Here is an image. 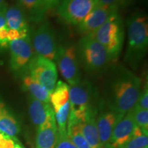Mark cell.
Wrapping results in <instances>:
<instances>
[{"mask_svg":"<svg viewBox=\"0 0 148 148\" xmlns=\"http://www.w3.org/2000/svg\"><path fill=\"white\" fill-rule=\"evenodd\" d=\"M58 138V129L55 116L37 127L36 148H56Z\"/></svg>","mask_w":148,"mask_h":148,"instance_id":"14","label":"cell"},{"mask_svg":"<svg viewBox=\"0 0 148 148\" xmlns=\"http://www.w3.org/2000/svg\"><path fill=\"white\" fill-rule=\"evenodd\" d=\"M135 124L141 130L144 134H148V110L134 107L131 109Z\"/></svg>","mask_w":148,"mask_h":148,"instance_id":"24","label":"cell"},{"mask_svg":"<svg viewBox=\"0 0 148 148\" xmlns=\"http://www.w3.org/2000/svg\"><path fill=\"white\" fill-rule=\"evenodd\" d=\"M5 25L9 29H16L23 32H29V25L27 16L19 6H12L7 8L5 12Z\"/></svg>","mask_w":148,"mask_h":148,"instance_id":"16","label":"cell"},{"mask_svg":"<svg viewBox=\"0 0 148 148\" xmlns=\"http://www.w3.org/2000/svg\"><path fill=\"white\" fill-rule=\"evenodd\" d=\"M133 0H98L97 6H116L120 8L129 5Z\"/></svg>","mask_w":148,"mask_h":148,"instance_id":"28","label":"cell"},{"mask_svg":"<svg viewBox=\"0 0 148 148\" xmlns=\"http://www.w3.org/2000/svg\"><path fill=\"white\" fill-rule=\"evenodd\" d=\"M9 28L6 25L0 27V50L3 51L9 48L10 41L8 38Z\"/></svg>","mask_w":148,"mask_h":148,"instance_id":"30","label":"cell"},{"mask_svg":"<svg viewBox=\"0 0 148 148\" xmlns=\"http://www.w3.org/2000/svg\"><path fill=\"white\" fill-rule=\"evenodd\" d=\"M29 114L33 124L37 127L55 116L50 103L39 101L32 97L29 99Z\"/></svg>","mask_w":148,"mask_h":148,"instance_id":"15","label":"cell"},{"mask_svg":"<svg viewBox=\"0 0 148 148\" xmlns=\"http://www.w3.org/2000/svg\"><path fill=\"white\" fill-rule=\"evenodd\" d=\"M110 69L108 79L110 108L125 115L137 102L141 90L142 80L125 66L116 65Z\"/></svg>","mask_w":148,"mask_h":148,"instance_id":"1","label":"cell"},{"mask_svg":"<svg viewBox=\"0 0 148 148\" xmlns=\"http://www.w3.org/2000/svg\"><path fill=\"white\" fill-rule=\"evenodd\" d=\"M143 148H148V146H147V147H143Z\"/></svg>","mask_w":148,"mask_h":148,"instance_id":"37","label":"cell"},{"mask_svg":"<svg viewBox=\"0 0 148 148\" xmlns=\"http://www.w3.org/2000/svg\"><path fill=\"white\" fill-rule=\"evenodd\" d=\"M28 33L20 32V31L16 30V29H9L8 32V38L10 42L13 41V40L20 39V38H25L28 36Z\"/></svg>","mask_w":148,"mask_h":148,"instance_id":"31","label":"cell"},{"mask_svg":"<svg viewBox=\"0 0 148 148\" xmlns=\"http://www.w3.org/2000/svg\"><path fill=\"white\" fill-rule=\"evenodd\" d=\"M143 134L141 130L135 124L130 110L116 123L105 147L119 148L132 138Z\"/></svg>","mask_w":148,"mask_h":148,"instance_id":"11","label":"cell"},{"mask_svg":"<svg viewBox=\"0 0 148 148\" xmlns=\"http://www.w3.org/2000/svg\"><path fill=\"white\" fill-rule=\"evenodd\" d=\"M27 73L49 93L53 91L58 79L57 67L54 62L34 55L27 67Z\"/></svg>","mask_w":148,"mask_h":148,"instance_id":"7","label":"cell"},{"mask_svg":"<svg viewBox=\"0 0 148 148\" xmlns=\"http://www.w3.org/2000/svg\"><path fill=\"white\" fill-rule=\"evenodd\" d=\"M22 87L30 94V97L45 103H50V93L28 73L22 75Z\"/></svg>","mask_w":148,"mask_h":148,"instance_id":"19","label":"cell"},{"mask_svg":"<svg viewBox=\"0 0 148 148\" xmlns=\"http://www.w3.org/2000/svg\"><path fill=\"white\" fill-rule=\"evenodd\" d=\"M116 6H97L77 25V30L82 36L92 34L111 16L119 12Z\"/></svg>","mask_w":148,"mask_h":148,"instance_id":"12","label":"cell"},{"mask_svg":"<svg viewBox=\"0 0 148 148\" xmlns=\"http://www.w3.org/2000/svg\"><path fill=\"white\" fill-rule=\"evenodd\" d=\"M96 115L97 113L91 114L84 121H79V126L90 148H103L98 133Z\"/></svg>","mask_w":148,"mask_h":148,"instance_id":"17","label":"cell"},{"mask_svg":"<svg viewBox=\"0 0 148 148\" xmlns=\"http://www.w3.org/2000/svg\"><path fill=\"white\" fill-rule=\"evenodd\" d=\"M14 148H25V147H24L23 145H21V143H19V142L18 141H17L16 143V144H15V145H14Z\"/></svg>","mask_w":148,"mask_h":148,"instance_id":"35","label":"cell"},{"mask_svg":"<svg viewBox=\"0 0 148 148\" xmlns=\"http://www.w3.org/2000/svg\"><path fill=\"white\" fill-rule=\"evenodd\" d=\"M77 56L84 69L90 75H101L114 62L102 45L91 35L82 36L76 46Z\"/></svg>","mask_w":148,"mask_h":148,"instance_id":"3","label":"cell"},{"mask_svg":"<svg viewBox=\"0 0 148 148\" xmlns=\"http://www.w3.org/2000/svg\"><path fill=\"white\" fill-rule=\"evenodd\" d=\"M42 1H43L44 4L47 7L48 10L58 8L59 3L60 2V0H42Z\"/></svg>","mask_w":148,"mask_h":148,"instance_id":"32","label":"cell"},{"mask_svg":"<svg viewBox=\"0 0 148 148\" xmlns=\"http://www.w3.org/2000/svg\"><path fill=\"white\" fill-rule=\"evenodd\" d=\"M7 8H8V5H7V3L5 0H0V11L5 12Z\"/></svg>","mask_w":148,"mask_h":148,"instance_id":"34","label":"cell"},{"mask_svg":"<svg viewBox=\"0 0 148 148\" xmlns=\"http://www.w3.org/2000/svg\"><path fill=\"white\" fill-rule=\"evenodd\" d=\"M67 134L77 148H90L81 131L79 121L70 116L67 123Z\"/></svg>","mask_w":148,"mask_h":148,"instance_id":"22","label":"cell"},{"mask_svg":"<svg viewBox=\"0 0 148 148\" xmlns=\"http://www.w3.org/2000/svg\"><path fill=\"white\" fill-rule=\"evenodd\" d=\"M98 0H62L57 13L62 21L77 25L97 6Z\"/></svg>","mask_w":148,"mask_h":148,"instance_id":"9","label":"cell"},{"mask_svg":"<svg viewBox=\"0 0 148 148\" xmlns=\"http://www.w3.org/2000/svg\"><path fill=\"white\" fill-rule=\"evenodd\" d=\"M127 42L124 60L133 70L139 67L148 49V21L140 12L132 14L127 20Z\"/></svg>","mask_w":148,"mask_h":148,"instance_id":"2","label":"cell"},{"mask_svg":"<svg viewBox=\"0 0 148 148\" xmlns=\"http://www.w3.org/2000/svg\"><path fill=\"white\" fill-rule=\"evenodd\" d=\"M55 61L59 71L70 86L77 84L81 81L79 61L76 47L73 45L58 46Z\"/></svg>","mask_w":148,"mask_h":148,"instance_id":"6","label":"cell"},{"mask_svg":"<svg viewBox=\"0 0 148 148\" xmlns=\"http://www.w3.org/2000/svg\"><path fill=\"white\" fill-rule=\"evenodd\" d=\"M5 12H3V11H0V27L5 25Z\"/></svg>","mask_w":148,"mask_h":148,"instance_id":"33","label":"cell"},{"mask_svg":"<svg viewBox=\"0 0 148 148\" xmlns=\"http://www.w3.org/2000/svg\"><path fill=\"white\" fill-rule=\"evenodd\" d=\"M4 106H5L4 103H3L2 101H1V99H0V111H1V110L3 108V107Z\"/></svg>","mask_w":148,"mask_h":148,"instance_id":"36","label":"cell"},{"mask_svg":"<svg viewBox=\"0 0 148 148\" xmlns=\"http://www.w3.org/2000/svg\"><path fill=\"white\" fill-rule=\"evenodd\" d=\"M148 146L147 135H140L132 138L119 148H143Z\"/></svg>","mask_w":148,"mask_h":148,"instance_id":"25","label":"cell"},{"mask_svg":"<svg viewBox=\"0 0 148 148\" xmlns=\"http://www.w3.org/2000/svg\"><path fill=\"white\" fill-rule=\"evenodd\" d=\"M136 108L148 110V85L147 79L144 81L143 88H141L140 93L138 97L137 102L135 106Z\"/></svg>","mask_w":148,"mask_h":148,"instance_id":"27","label":"cell"},{"mask_svg":"<svg viewBox=\"0 0 148 148\" xmlns=\"http://www.w3.org/2000/svg\"><path fill=\"white\" fill-rule=\"evenodd\" d=\"M70 114L69 101L55 112V120L58 131L67 130V123Z\"/></svg>","mask_w":148,"mask_h":148,"instance_id":"23","label":"cell"},{"mask_svg":"<svg viewBox=\"0 0 148 148\" xmlns=\"http://www.w3.org/2000/svg\"><path fill=\"white\" fill-rule=\"evenodd\" d=\"M56 148H77L75 145L66 131H58V138Z\"/></svg>","mask_w":148,"mask_h":148,"instance_id":"26","label":"cell"},{"mask_svg":"<svg viewBox=\"0 0 148 148\" xmlns=\"http://www.w3.org/2000/svg\"><path fill=\"white\" fill-rule=\"evenodd\" d=\"M18 140L0 131V148H14Z\"/></svg>","mask_w":148,"mask_h":148,"instance_id":"29","label":"cell"},{"mask_svg":"<svg viewBox=\"0 0 148 148\" xmlns=\"http://www.w3.org/2000/svg\"><path fill=\"white\" fill-rule=\"evenodd\" d=\"M10 68L16 75L27 73V67L34 56L29 36L10 42Z\"/></svg>","mask_w":148,"mask_h":148,"instance_id":"10","label":"cell"},{"mask_svg":"<svg viewBox=\"0 0 148 148\" xmlns=\"http://www.w3.org/2000/svg\"><path fill=\"white\" fill-rule=\"evenodd\" d=\"M96 90L91 83L80 81L77 84L69 86L70 117L82 121L93 113H97L94 106Z\"/></svg>","mask_w":148,"mask_h":148,"instance_id":"5","label":"cell"},{"mask_svg":"<svg viewBox=\"0 0 148 148\" xmlns=\"http://www.w3.org/2000/svg\"><path fill=\"white\" fill-rule=\"evenodd\" d=\"M20 8L28 14L30 21L40 23L44 21L48 9L42 0H16Z\"/></svg>","mask_w":148,"mask_h":148,"instance_id":"18","label":"cell"},{"mask_svg":"<svg viewBox=\"0 0 148 148\" xmlns=\"http://www.w3.org/2000/svg\"><path fill=\"white\" fill-rule=\"evenodd\" d=\"M123 116L110 108L100 112L96 118L98 133L103 147L108 143L114 127Z\"/></svg>","mask_w":148,"mask_h":148,"instance_id":"13","label":"cell"},{"mask_svg":"<svg viewBox=\"0 0 148 148\" xmlns=\"http://www.w3.org/2000/svg\"><path fill=\"white\" fill-rule=\"evenodd\" d=\"M32 47L36 55L55 61L58 49L56 32L48 21H42L33 36Z\"/></svg>","mask_w":148,"mask_h":148,"instance_id":"8","label":"cell"},{"mask_svg":"<svg viewBox=\"0 0 148 148\" xmlns=\"http://www.w3.org/2000/svg\"><path fill=\"white\" fill-rule=\"evenodd\" d=\"M90 35L103 45L112 61L115 62L121 54L125 38L124 25L119 12L111 16Z\"/></svg>","mask_w":148,"mask_h":148,"instance_id":"4","label":"cell"},{"mask_svg":"<svg viewBox=\"0 0 148 148\" xmlns=\"http://www.w3.org/2000/svg\"><path fill=\"white\" fill-rule=\"evenodd\" d=\"M69 86L62 81H58L53 91L50 93L49 100L54 113L67 101H69Z\"/></svg>","mask_w":148,"mask_h":148,"instance_id":"21","label":"cell"},{"mask_svg":"<svg viewBox=\"0 0 148 148\" xmlns=\"http://www.w3.org/2000/svg\"><path fill=\"white\" fill-rule=\"evenodd\" d=\"M0 131L13 138H16L21 131L16 118L5 106L0 111Z\"/></svg>","mask_w":148,"mask_h":148,"instance_id":"20","label":"cell"}]
</instances>
